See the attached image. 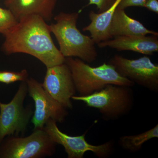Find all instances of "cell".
Instances as JSON below:
<instances>
[{"instance_id": "cell-6", "label": "cell", "mask_w": 158, "mask_h": 158, "mask_svg": "<svg viewBox=\"0 0 158 158\" xmlns=\"http://www.w3.org/2000/svg\"><path fill=\"white\" fill-rule=\"evenodd\" d=\"M52 141L61 144L69 158H83L86 152H91L99 158H107L114 151V142L110 140L99 145H93L86 141V133L81 136L69 135L61 131L57 122L50 119L43 129Z\"/></svg>"}, {"instance_id": "cell-17", "label": "cell", "mask_w": 158, "mask_h": 158, "mask_svg": "<svg viewBox=\"0 0 158 158\" xmlns=\"http://www.w3.org/2000/svg\"><path fill=\"white\" fill-rule=\"evenodd\" d=\"M28 79V73L26 69L21 72L0 71V82L10 84L17 81H26Z\"/></svg>"}, {"instance_id": "cell-7", "label": "cell", "mask_w": 158, "mask_h": 158, "mask_svg": "<svg viewBox=\"0 0 158 158\" xmlns=\"http://www.w3.org/2000/svg\"><path fill=\"white\" fill-rule=\"evenodd\" d=\"M27 92V83L23 81L10 102H0V142L6 136H17L25 132L32 113L29 108L23 106Z\"/></svg>"}, {"instance_id": "cell-16", "label": "cell", "mask_w": 158, "mask_h": 158, "mask_svg": "<svg viewBox=\"0 0 158 158\" xmlns=\"http://www.w3.org/2000/svg\"><path fill=\"white\" fill-rule=\"evenodd\" d=\"M18 22V20L9 9L0 7V34L4 35Z\"/></svg>"}, {"instance_id": "cell-18", "label": "cell", "mask_w": 158, "mask_h": 158, "mask_svg": "<svg viewBox=\"0 0 158 158\" xmlns=\"http://www.w3.org/2000/svg\"><path fill=\"white\" fill-rule=\"evenodd\" d=\"M89 1L87 6L95 5L98 9V13H102L107 11L110 9L116 0H88Z\"/></svg>"}, {"instance_id": "cell-20", "label": "cell", "mask_w": 158, "mask_h": 158, "mask_svg": "<svg viewBox=\"0 0 158 158\" xmlns=\"http://www.w3.org/2000/svg\"><path fill=\"white\" fill-rule=\"evenodd\" d=\"M144 8L149 11L158 13V0H147L144 5Z\"/></svg>"}, {"instance_id": "cell-10", "label": "cell", "mask_w": 158, "mask_h": 158, "mask_svg": "<svg viewBox=\"0 0 158 158\" xmlns=\"http://www.w3.org/2000/svg\"><path fill=\"white\" fill-rule=\"evenodd\" d=\"M47 69L44 88L66 109H72V98L77 91L69 67L65 62Z\"/></svg>"}, {"instance_id": "cell-12", "label": "cell", "mask_w": 158, "mask_h": 158, "mask_svg": "<svg viewBox=\"0 0 158 158\" xmlns=\"http://www.w3.org/2000/svg\"><path fill=\"white\" fill-rule=\"evenodd\" d=\"M56 2L57 0H5V4L18 20L34 15L47 21L52 19Z\"/></svg>"}, {"instance_id": "cell-3", "label": "cell", "mask_w": 158, "mask_h": 158, "mask_svg": "<svg viewBox=\"0 0 158 158\" xmlns=\"http://www.w3.org/2000/svg\"><path fill=\"white\" fill-rule=\"evenodd\" d=\"M65 63L70 69L76 91L80 96H87L101 90L108 85L133 87L135 84L122 77L114 66L104 63L92 67L78 58H65Z\"/></svg>"}, {"instance_id": "cell-15", "label": "cell", "mask_w": 158, "mask_h": 158, "mask_svg": "<svg viewBox=\"0 0 158 158\" xmlns=\"http://www.w3.org/2000/svg\"><path fill=\"white\" fill-rule=\"evenodd\" d=\"M158 138V124L144 132L135 135L121 136L118 140L119 146L125 151L131 153L140 151L147 141Z\"/></svg>"}, {"instance_id": "cell-5", "label": "cell", "mask_w": 158, "mask_h": 158, "mask_svg": "<svg viewBox=\"0 0 158 158\" xmlns=\"http://www.w3.org/2000/svg\"><path fill=\"white\" fill-rule=\"evenodd\" d=\"M56 144L44 130H35L27 137L12 136L6 140L0 149V157L38 158L48 156L55 153Z\"/></svg>"}, {"instance_id": "cell-4", "label": "cell", "mask_w": 158, "mask_h": 158, "mask_svg": "<svg viewBox=\"0 0 158 158\" xmlns=\"http://www.w3.org/2000/svg\"><path fill=\"white\" fill-rule=\"evenodd\" d=\"M72 100L81 101L88 106L98 109L106 121L117 120L128 115L135 104L131 87L108 85L87 96H74Z\"/></svg>"}, {"instance_id": "cell-14", "label": "cell", "mask_w": 158, "mask_h": 158, "mask_svg": "<svg viewBox=\"0 0 158 158\" xmlns=\"http://www.w3.org/2000/svg\"><path fill=\"white\" fill-rule=\"evenodd\" d=\"M122 0H116L113 6L107 11L102 13H95L91 11L89 13L90 23L83 29L84 31H88L95 44L111 39L110 27L111 20L115 10Z\"/></svg>"}, {"instance_id": "cell-11", "label": "cell", "mask_w": 158, "mask_h": 158, "mask_svg": "<svg viewBox=\"0 0 158 158\" xmlns=\"http://www.w3.org/2000/svg\"><path fill=\"white\" fill-rule=\"evenodd\" d=\"M97 45L99 48H110L118 51H132L150 56L158 52V36H120L102 41Z\"/></svg>"}, {"instance_id": "cell-2", "label": "cell", "mask_w": 158, "mask_h": 158, "mask_svg": "<svg viewBox=\"0 0 158 158\" xmlns=\"http://www.w3.org/2000/svg\"><path fill=\"white\" fill-rule=\"evenodd\" d=\"M79 13L61 12L49 26L59 46V51L65 58L77 57L87 63H92L98 54L91 37L84 35L77 27Z\"/></svg>"}, {"instance_id": "cell-8", "label": "cell", "mask_w": 158, "mask_h": 158, "mask_svg": "<svg viewBox=\"0 0 158 158\" xmlns=\"http://www.w3.org/2000/svg\"><path fill=\"white\" fill-rule=\"evenodd\" d=\"M120 75L152 92H158V65L144 56L130 59L116 55L109 61Z\"/></svg>"}, {"instance_id": "cell-1", "label": "cell", "mask_w": 158, "mask_h": 158, "mask_svg": "<svg viewBox=\"0 0 158 158\" xmlns=\"http://www.w3.org/2000/svg\"><path fill=\"white\" fill-rule=\"evenodd\" d=\"M49 26L37 15L20 18L3 35L2 49L5 53H25L37 58L47 68L65 63V58L55 45Z\"/></svg>"}, {"instance_id": "cell-13", "label": "cell", "mask_w": 158, "mask_h": 158, "mask_svg": "<svg viewBox=\"0 0 158 158\" xmlns=\"http://www.w3.org/2000/svg\"><path fill=\"white\" fill-rule=\"evenodd\" d=\"M111 38L120 36H146L150 34L158 36V32L144 27L139 21L129 16L124 9L115 10L110 27Z\"/></svg>"}, {"instance_id": "cell-19", "label": "cell", "mask_w": 158, "mask_h": 158, "mask_svg": "<svg viewBox=\"0 0 158 158\" xmlns=\"http://www.w3.org/2000/svg\"><path fill=\"white\" fill-rule=\"evenodd\" d=\"M147 0H122L117 8L125 9L130 7H144Z\"/></svg>"}, {"instance_id": "cell-9", "label": "cell", "mask_w": 158, "mask_h": 158, "mask_svg": "<svg viewBox=\"0 0 158 158\" xmlns=\"http://www.w3.org/2000/svg\"><path fill=\"white\" fill-rule=\"evenodd\" d=\"M26 82L29 95L35 103V110L31 119L34 130L43 129L50 119L57 123L65 121L68 114L66 108L48 94L42 84L33 78L27 79Z\"/></svg>"}]
</instances>
